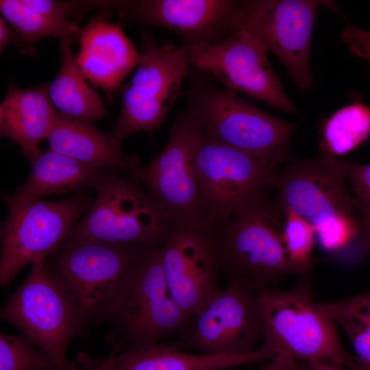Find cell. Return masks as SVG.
Wrapping results in <instances>:
<instances>
[{
	"instance_id": "cell-1",
	"label": "cell",
	"mask_w": 370,
	"mask_h": 370,
	"mask_svg": "<svg viewBox=\"0 0 370 370\" xmlns=\"http://www.w3.org/2000/svg\"><path fill=\"white\" fill-rule=\"evenodd\" d=\"M345 180L343 160L325 153L282 169L275 185L282 210L308 220L321 249L333 255L344 253L358 241L363 243L364 223L356 216Z\"/></svg>"
},
{
	"instance_id": "cell-2",
	"label": "cell",
	"mask_w": 370,
	"mask_h": 370,
	"mask_svg": "<svg viewBox=\"0 0 370 370\" xmlns=\"http://www.w3.org/2000/svg\"><path fill=\"white\" fill-rule=\"evenodd\" d=\"M186 109L212 138L278 167L288 158L294 123L273 116L221 89L191 66Z\"/></svg>"
},
{
	"instance_id": "cell-3",
	"label": "cell",
	"mask_w": 370,
	"mask_h": 370,
	"mask_svg": "<svg viewBox=\"0 0 370 370\" xmlns=\"http://www.w3.org/2000/svg\"><path fill=\"white\" fill-rule=\"evenodd\" d=\"M264 324V349L285 352L297 361H321L338 367L363 370L343 347L334 321L312 299L310 282L289 290L271 288L255 293Z\"/></svg>"
},
{
	"instance_id": "cell-4",
	"label": "cell",
	"mask_w": 370,
	"mask_h": 370,
	"mask_svg": "<svg viewBox=\"0 0 370 370\" xmlns=\"http://www.w3.org/2000/svg\"><path fill=\"white\" fill-rule=\"evenodd\" d=\"M0 316L47 353L58 370H77V365L67 360L66 352L71 341L84 334L87 324L47 258L32 264L29 274L5 304Z\"/></svg>"
},
{
	"instance_id": "cell-5",
	"label": "cell",
	"mask_w": 370,
	"mask_h": 370,
	"mask_svg": "<svg viewBox=\"0 0 370 370\" xmlns=\"http://www.w3.org/2000/svg\"><path fill=\"white\" fill-rule=\"evenodd\" d=\"M279 228L264 200L209 229L219 272L254 293L288 274L300 273L288 257Z\"/></svg>"
},
{
	"instance_id": "cell-6",
	"label": "cell",
	"mask_w": 370,
	"mask_h": 370,
	"mask_svg": "<svg viewBox=\"0 0 370 370\" xmlns=\"http://www.w3.org/2000/svg\"><path fill=\"white\" fill-rule=\"evenodd\" d=\"M163 245V244H162ZM161 246L147 249L129 272L109 321L121 351L160 342L173 334L184 335L192 318L172 297L164 269Z\"/></svg>"
},
{
	"instance_id": "cell-7",
	"label": "cell",
	"mask_w": 370,
	"mask_h": 370,
	"mask_svg": "<svg viewBox=\"0 0 370 370\" xmlns=\"http://www.w3.org/2000/svg\"><path fill=\"white\" fill-rule=\"evenodd\" d=\"M193 160L208 229L264 201L267 191L276 185L277 166L218 141L199 126Z\"/></svg>"
},
{
	"instance_id": "cell-8",
	"label": "cell",
	"mask_w": 370,
	"mask_h": 370,
	"mask_svg": "<svg viewBox=\"0 0 370 370\" xmlns=\"http://www.w3.org/2000/svg\"><path fill=\"white\" fill-rule=\"evenodd\" d=\"M140 55L131 80L119 88L121 110L110 132L119 145L134 132L152 134L159 127L192 66L189 47H177L169 41L157 43L149 29L142 34Z\"/></svg>"
},
{
	"instance_id": "cell-9",
	"label": "cell",
	"mask_w": 370,
	"mask_h": 370,
	"mask_svg": "<svg viewBox=\"0 0 370 370\" xmlns=\"http://www.w3.org/2000/svg\"><path fill=\"white\" fill-rule=\"evenodd\" d=\"M149 248L64 241L47 260L71 293L88 325L109 321L129 272Z\"/></svg>"
},
{
	"instance_id": "cell-10",
	"label": "cell",
	"mask_w": 370,
	"mask_h": 370,
	"mask_svg": "<svg viewBox=\"0 0 370 370\" xmlns=\"http://www.w3.org/2000/svg\"><path fill=\"white\" fill-rule=\"evenodd\" d=\"M198 125L185 109L170 128L162 151L130 176L142 184L173 228H208L193 153Z\"/></svg>"
},
{
	"instance_id": "cell-11",
	"label": "cell",
	"mask_w": 370,
	"mask_h": 370,
	"mask_svg": "<svg viewBox=\"0 0 370 370\" xmlns=\"http://www.w3.org/2000/svg\"><path fill=\"white\" fill-rule=\"evenodd\" d=\"M64 241L161 246L174 230L156 202L132 177L115 175L99 190Z\"/></svg>"
},
{
	"instance_id": "cell-12",
	"label": "cell",
	"mask_w": 370,
	"mask_h": 370,
	"mask_svg": "<svg viewBox=\"0 0 370 370\" xmlns=\"http://www.w3.org/2000/svg\"><path fill=\"white\" fill-rule=\"evenodd\" d=\"M90 204L88 197L78 194L60 201L7 204L8 216L1 224V286L27 264L56 251Z\"/></svg>"
},
{
	"instance_id": "cell-13",
	"label": "cell",
	"mask_w": 370,
	"mask_h": 370,
	"mask_svg": "<svg viewBox=\"0 0 370 370\" xmlns=\"http://www.w3.org/2000/svg\"><path fill=\"white\" fill-rule=\"evenodd\" d=\"M317 0L239 1L234 31L243 30L273 52L285 65L296 86L310 90L309 60Z\"/></svg>"
},
{
	"instance_id": "cell-14",
	"label": "cell",
	"mask_w": 370,
	"mask_h": 370,
	"mask_svg": "<svg viewBox=\"0 0 370 370\" xmlns=\"http://www.w3.org/2000/svg\"><path fill=\"white\" fill-rule=\"evenodd\" d=\"M264 338V324L256 295L228 281L192 318L182 338L173 345L208 355L253 352Z\"/></svg>"
},
{
	"instance_id": "cell-15",
	"label": "cell",
	"mask_w": 370,
	"mask_h": 370,
	"mask_svg": "<svg viewBox=\"0 0 370 370\" xmlns=\"http://www.w3.org/2000/svg\"><path fill=\"white\" fill-rule=\"evenodd\" d=\"M189 55L193 66L215 76L225 89L286 112H296L270 64L267 51L247 32L235 30L219 42L189 47Z\"/></svg>"
},
{
	"instance_id": "cell-16",
	"label": "cell",
	"mask_w": 370,
	"mask_h": 370,
	"mask_svg": "<svg viewBox=\"0 0 370 370\" xmlns=\"http://www.w3.org/2000/svg\"><path fill=\"white\" fill-rule=\"evenodd\" d=\"M121 21L167 28L191 47L219 42L234 31L239 1H110ZM120 21V22H121Z\"/></svg>"
},
{
	"instance_id": "cell-17",
	"label": "cell",
	"mask_w": 370,
	"mask_h": 370,
	"mask_svg": "<svg viewBox=\"0 0 370 370\" xmlns=\"http://www.w3.org/2000/svg\"><path fill=\"white\" fill-rule=\"evenodd\" d=\"M161 252L171 294L182 310L193 317L220 290L211 232L207 228L175 229Z\"/></svg>"
},
{
	"instance_id": "cell-18",
	"label": "cell",
	"mask_w": 370,
	"mask_h": 370,
	"mask_svg": "<svg viewBox=\"0 0 370 370\" xmlns=\"http://www.w3.org/2000/svg\"><path fill=\"white\" fill-rule=\"evenodd\" d=\"M108 14L91 18L81 29L77 62L86 78L101 88L107 101L112 103L114 91L137 66L140 55L121 22L109 21Z\"/></svg>"
},
{
	"instance_id": "cell-19",
	"label": "cell",
	"mask_w": 370,
	"mask_h": 370,
	"mask_svg": "<svg viewBox=\"0 0 370 370\" xmlns=\"http://www.w3.org/2000/svg\"><path fill=\"white\" fill-rule=\"evenodd\" d=\"M47 139L51 151L92 167L131 176L140 164L137 157L124 153L110 133L62 112L58 113Z\"/></svg>"
},
{
	"instance_id": "cell-20",
	"label": "cell",
	"mask_w": 370,
	"mask_h": 370,
	"mask_svg": "<svg viewBox=\"0 0 370 370\" xmlns=\"http://www.w3.org/2000/svg\"><path fill=\"white\" fill-rule=\"evenodd\" d=\"M30 164L31 171L25 184L12 195L4 196L7 204L90 187L99 190L117 173L88 166L51 150H41Z\"/></svg>"
},
{
	"instance_id": "cell-21",
	"label": "cell",
	"mask_w": 370,
	"mask_h": 370,
	"mask_svg": "<svg viewBox=\"0 0 370 370\" xmlns=\"http://www.w3.org/2000/svg\"><path fill=\"white\" fill-rule=\"evenodd\" d=\"M108 370H223L240 365L269 361L275 356L261 346L243 354L208 355L184 352L173 344L158 343L140 349L119 351L112 342Z\"/></svg>"
},
{
	"instance_id": "cell-22",
	"label": "cell",
	"mask_w": 370,
	"mask_h": 370,
	"mask_svg": "<svg viewBox=\"0 0 370 370\" xmlns=\"http://www.w3.org/2000/svg\"><path fill=\"white\" fill-rule=\"evenodd\" d=\"M48 93V86L23 89L11 86L0 105V132L15 143L29 162L41 151L58 113Z\"/></svg>"
},
{
	"instance_id": "cell-23",
	"label": "cell",
	"mask_w": 370,
	"mask_h": 370,
	"mask_svg": "<svg viewBox=\"0 0 370 370\" xmlns=\"http://www.w3.org/2000/svg\"><path fill=\"white\" fill-rule=\"evenodd\" d=\"M70 46L60 42L61 65L48 86V93L60 112L91 123L104 116L105 103L97 90L87 83L77 64V55Z\"/></svg>"
},
{
	"instance_id": "cell-24",
	"label": "cell",
	"mask_w": 370,
	"mask_h": 370,
	"mask_svg": "<svg viewBox=\"0 0 370 370\" xmlns=\"http://www.w3.org/2000/svg\"><path fill=\"white\" fill-rule=\"evenodd\" d=\"M0 11L16 34V47L25 56L35 55L36 44L45 37L56 36L69 45L79 41L81 29L75 22H56L25 6L20 0H1Z\"/></svg>"
},
{
	"instance_id": "cell-25",
	"label": "cell",
	"mask_w": 370,
	"mask_h": 370,
	"mask_svg": "<svg viewBox=\"0 0 370 370\" xmlns=\"http://www.w3.org/2000/svg\"><path fill=\"white\" fill-rule=\"evenodd\" d=\"M318 306L345 331L363 370H370V291Z\"/></svg>"
},
{
	"instance_id": "cell-26",
	"label": "cell",
	"mask_w": 370,
	"mask_h": 370,
	"mask_svg": "<svg viewBox=\"0 0 370 370\" xmlns=\"http://www.w3.org/2000/svg\"><path fill=\"white\" fill-rule=\"evenodd\" d=\"M370 134V108L360 103L345 106L333 114L323 126L322 140L325 153L345 154Z\"/></svg>"
},
{
	"instance_id": "cell-27",
	"label": "cell",
	"mask_w": 370,
	"mask_h": 370,
	"mask_svg": "<svg viewBox=\"0 0 370 370\" xmlns=\"http://www.w3.org/2000/svg\"><path fill=\"white\" fill-rule=\"evenodd\" d=\"M283 211L285 221L282 238L288 257L301 274L308 275L314 264L312 252L316 241L315 228L308 220L292 210Z\"/></svg>"
},
{
	"instance_id": "cell-28",
	"label": "cell",
	"mask_w": 370,
	"mask_h": 370,
	"mask_svg": "<svg viewBox=\"0 0 370 370\" xmlns=\"http://www.w3.org/2000/svg\"><path fill=\"white\" fill-rule=\"evenodd\" d=\"M26 335L0 334V370H58L54 360Z\"/></svg>"
},
{
	"instance_id": "cell-29",
	"label": "cell",
	"mask_w": 370,
	"mask_h": 370,
	"mask_svg": "<svg viewBox=\"0 0 370 370\" xmlns=\"http://www.w3.org/2000/svg\"><path fill=\"white\" fill-rule=\"evenodd\" d=\"M345 178L355 193L353 199L363 223L370 222V163L361 164L343 160Z\"/></svg>"
},
{
	"instance_id": "cell-30",
	"label": "cell",
	"mask_w": 370,
	"mask_h": 370,
	"mask_svg": "<svg viewBox=\"0 0 370 370\" xmlns=\"http://www.w3.org/2000/svg\"><path fill=\"white\" fill-rule=\"evenodd\" d=\"M25 6L60 23H69L68 16L90 8H95L94 1H60L51 0H20Z\"/></svg>"
},
{
	"instance_id": "cell-31",
	"label": "cell",
	"mask_w": 370,
	"mask_h": 370,
	"mask_svg": "<svg viewBox=\"0 0 370 370\" xmlns=\"http://www.w3.org/2000/svg\"><path fill=\"white\" fill-rule=\"evenodd\" d=\"M259 370H300V363L288 354L281 352Z\"/></svg>"
},
{
	"instance_id": "cell-32",
	"label": "cell",
	"mask_w": 370,
	"mask_h": 370,
	"mask_svg": "<svg viewBox=\"0 0 370 370\" xmlns=\"http://www.w3.org/2000/svg\"><path fill=\"white\" fill-rule=\"evenodd\" d=\"M341 36L343 40L346 45L350 43H362L370 45V31L349 25L344 29Z\"/></svg>"
},
{
	"instance_id": "cell-33",
	"label": "cell",
	"mask_w": 370,
	"mask_h": 370,
	"mask_svg": "<svg viewBox=\"0 0 370 370\" xmlns=\"http://www.w3.org/2000/svg\"><path fill=\"white\" fill-rule=\"evenodd\" d=\"M18 45V38L13 28L3 17L0 18V51L2 53L7 45Z\"/></svg>"
},
{
	"instance_id": "cell-34",
	"label": "cell",
	"mask_w": 370,
	"mask_h": 370,
	"mask_svg": "<svg viewBox=\"0 0 370 370\" xmlns=\"http://www.w3.org/2000/svg\"><path fill=\"white\" fill-rule=\"evenodd\" d=\"M77 361L84 370H108L107 358H96L81 354L77 357Z\"/></svg>"
},
{
	"instance_id": "cell-35",
	"label": "cell",
	"mask_w": 370,
	"mask_h": 370,
	"mask_svg": "<svg viewBox=\"0 0 370 370\" xmlns=\"http://www.w3.org/2000/svg\"><path fill=\"white\" fill-rule=\"evenodd\" d=\"M300 370H343L341 367L321 361L300 362Z\"/></svg>"
},
{
	"instance_id": "cell-36",
	"label": "cell",
	"mask_w": 370,
	"mask_h": 370,
	"mask_svg": "<svg viewBox=\"0 0 370 370\" xmlns=\"http://www.w3.org/2000/svg\"><path fill=\"white\" fill-rule=\"evenodd\" d=\"M347 45L351 52L367 59L370 64V45L362 43H351Z\"/></svg>"
},
{
	"instance_id": "cell-37",
	"label": "cell",
	"mask_w": 370,
	"mask_h": 370,
	"mask_svg": "<svg viewBox=\"0 0 370 370\" xmlns=\"http://www.w3.org/2000/svg\"><path fill=\"white\" fill-rule=\"evenodd\" d=\"M362 240L366 249H370V222L364 223Z\"/></svg>"
}]
</instances>
